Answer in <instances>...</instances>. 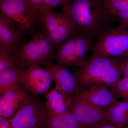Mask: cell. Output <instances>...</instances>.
I'll list each match as a JSON object with an SVG mask.
<instances>
[{
    "mask_svg": "<svg viewBox=\"0 0 128 128\" xmlns=\"http://www.w3.org/2000/svg\"><path fill=\"white\" fill-rule=\"evenodd\" d=\"M62 11L71 19L78 33L93 42L118 22L106 9L104 0H73L63 6Z\"/></svg>",
    "mask_w": 128,
    "mask_h": 128,
    "instance_id": "obj_1",
    "label": "cell"
},
{
    "mask_svg": "<svg viewBox=\"0 0 128 128\" xmlns=\"http://www.w3.org/2000/svg\"><path fill=\"white\" fill-rule=\"evenodd\" d=\"M54 50L44 28L31 34L30 39L24 42L12 55L18 68L24 69L52 62Z\"/></svg>",
    "mask_w": 128,
    "mask_h": 128,
    "instance_id": "obj_2",
    "label": "cell"
},
{
    "mask_svg": "<svg viewBox=\"0 0 128 128\" xmlns=\"http://www.w3.org/2000/svg\"><path fill=\"white\" fill-rule=\"evenodd\" d=\"M90 50V57L125 58L128 56V31L120 25L108 29L93 42Z\"/></svg>",
    "mask_w": 128,
    "mask_h": 128,
    "instance_id": "obj_3",
    "label": "cell"
},
{
    "mask_svg": "<svg viewBox=\"0 0 128 128\" xmlns=\"http://www.w3.org/2000/svg\"><path fill=\"white\" fill-rule=\"evenodd\" d=\"M39 20L44 26L55 50L70 37L78 33L71 19L62 11L58 12L44 7L40 13Z\"/></svg>",
    "mask_w": 128,
    "mask_h": 128,
    "instance_id": "obj_4",
    "label": "cell"
},
{
    "mask_svg": "<svg viewBox=\"0 0 128 128\" xmlns=\"http://www.w3.org/2000/svg\"><path fill=\"white\" fill-rule=\"evenodd\" d=\"M1 14L24 32L30 34L36 30L39 16L25 0H0Z\"/></svg>",
    "mask_w": 128,
    "mask_h": 128,
    "instance_id": "obj_5",
    "label": "cell"
},
{
    "mask_svg": "<svg viewBox=\"0 0 128 128\" xmlns=\"http://www.w3.org/2000/svg\"><path fill=\"white\" fill-rule=\"evenodd\" d=\"M121 59L100 56L90 57L72 74L80 87L87 88L96 84L107 70Z\"/></svg>",
    "mask_w": 128,
    "mask_h": 128,
    "instance_id": "obj_6",
    "label": "cell"
},
{
    "mask_svg": "<svg viewBox=\"0 0 128 128\" xmlns=\"http://www.w3.org/2000/svg\"><path fill=\"white\" fill-rule=\"evenodd\" d=\"M47 114L46 103L31 94L30 100L10 119L12 128H41Z\"/></svg>",
    "mask_w": 128,
    "mask_h": 128,
    "instance_id": "obj_7",
    "label": "cell"
},
{
    "mask_svg": "<svg viewBox=\"0 0 128 128\" xmlns=\"http://www.w3.org/2000/svg\"><path fill=\"white\" fill-rule=\"evenodd\" d=\"M66 101L69 111L86 128H94L102 124L109 122L108 108L98 106L70 97Z\"/></svg>",
    "mask_w": 128,
    "mask_h": 128,
    "instance_id": "obj_8",
    "label": "cell"
},
{
    "mask_svg": "<svg viewBox=\"0 0 128 128\" xmlns=\"http://www.w3.org/2000/svg\"><path fill=\"white\" fill-rule=\"evenodd\" d=\"M52 81L49 72L37 66L22 69L19 82L31 94L38 96L48 92Z\"/></svg>",
    "mask_w": 128,
    "mask_h": 128,
    "instance_id": "obj_9",
    "label": "cell"
},
{
    "mask_svg": "<svg viewBox=\"0 0 128 128\" xmlns=\"http://www.w3.org/2000/svg\"><path fill=\"white\" fill-rule=\"evenodd\" d=\"M31 95L21 83H17L1 96L0 116L12 118L29 102Z\"/></svg>",
    "mask_w": 128,
    "mask_h": 128,
    "instance_id": "obj_10",
    "label": "cell"
},
{
    "mask_svg": "<svg viewBox=\"0 0 128 128\" xmlns=\"http://www.w3.org/2000/svg\"><path fill=\"white\" fill-rule=\"evenodd\" d=\"M44 65L46 70L51 74L55 82L54 88L63 94L66 100L82 90L67 66L54 64L52 62H48Z\"/></svg>",
    "mask_w": 128,
    "mask_h": 128,
    "instance_id": "obj_11",
    "label": "cell"
},
{
    "mask_svg": "<svg viewBox=\"0 0 128 128\" xmlns=\"http://www.w3.org/2000/svg\"><path fill=\"white\" fill-rule=\"evenodd\" d=\"M104 85H94L84 88L69 97L78 99L98 107L108 108L118 101Z\"/></svg>",
    "mask_w": 128,
    "mask_h": 128,
    "instance_id": "obj_12",
    "label": "cell"
},
{
    "mask_svg": "<svg viewBox=\"0 0 128 128\" xmlns=\"http://www.w3.org/2000/svg\"><path fill=\"white\" fill-rule=\"evenodd\" d=\"M24 32L0 14V50L11 54L21 47Z\"/></svg>",
    "mask_w": 128,
    "mask_h": 128,
    "instance_id": "obj_13",
    "label": "cell"
},
{
    "mask_svg": "<svg viewBox=\"0 0 128 128\" xmlns=\"http://www.w3.org/2000/svg\"><path fill=\"white\" fill-rule=\"evenodd\" d=\"M77 34L70 37L60 45L54 56L53 60L56 64L67 67L73 66Z\"/></svg>",
    "mask_w": 128,
    "mask_h": 128,
    "instance_id": "obj_14",
    "label": "cell"
},
{
    "mask_svg": "<svg viewBox=\"0 0 128 128\" xmlns=\"http://www.w3.org/2000/svg\"><path fill=\"white\" fill-rule=\"evenodd\" d=\"M45 96L47 115L58 116L69 112L64 95L56 89L47 92Z\"/></svg>",
    "mask_w": 128,
    "mask_h": 128,
    "instance_id": "obj_15",
    "label": "cell"
},
{
    "mask_svg": "<svg viewBox=\"0 0 128 128\" xmlns=\"http://www.w3.org/2000/svg\"><path fill=\"white\" fill-rule=\"evenodd\" d=\"M42 128H86L80 124L74 114L70 112L61 115H47Z\"/></svg>",
    "mask_w": 128,
    "mask_h": 128,
    "instance_id": "obj_16",
    "label": "cell"
},
{
    "mask_svg": "<svg viewBox=\"0 0 128 128\" xmlns=\"http://www.w3.org/2000/svg\"><path fill=\"white\" fill-rule=\"evenodd\" d=\"M108 110L109 122L120 128L128 127V100H118Z\"/></svg>",
    "mask_w": 128,
    "mask_h": 128,
    "instance_id": "obj_17",
    "label": "cell"
},
{
    "mask_svg": "<svg viewBox=\"0 0 128 128\" xmlns=\"http://www.w3.org/2000/svg\"><path fill=\"white\" fill-rule=\"evenodd\" d=\"M22 70L19 68H16L0 72L1 96L19 82Z\"/></svg>",
    "mask_w": 128,
    "mask_h": 128,
    "instance_id": "obj_18",
    "label": "cell"
},
{
    "mask_svg": "<svg viewBox=\"0 0 128 128\" xmlns=\"http://www.w3.org/2000/svg\"><path fill=\"white\" fill-rule=\"evenodd\" d=\"M93 41L87 37L78 33L76 41L73 66L80 67L85 60L84 56L91 48Z\"/></svg>",
    "mask_w": 128,
    "mask_h": 128,
    "instance_id": "obj_19",
    "label": "cell"
},
{
    "mask_svg": "<svg viewBox=\"0 0 128 128\" xmlns=\"http://www.w3.org/2000/svg\"><path fill=\"white\" fill-rule=\"evenodd\" d=\"M121 59L107 70L95 85H104L111 88L123 76L122 62Z\"/></svg>",
    "mask_w": 128,
    "mask_h": 128,
    "instance_id": "obj_20",
    "label": "cell"
},
{
    "mask_svg": "<svg viewBox=\"0 0 128 128\" xmlns=\"http://www.w3.org/2000/svg\"><path fill=\"white\" fill-rule=\"evenodd\" d=\"M110 90L118 98L128 100V76H121Z\"/></svg>",
    "mask_w": 128,
    "mask_h": 128,
    "instance_id": "obj_21",
    "label": "cell"
},
{
    "mask_svg": "<svg viewBox=\"0 0 128 128\" xmlns=\"http://www.w3.org/2000/svg\"><path fill=\"white\" fill-rule=\"evenodd\" d=\"M18 68L12 54L0 50V72Z\"/></svg>",
    "mask_w": 128,
    "mask_h": 128,
    "instance_id": "obj_22",
    "label": "cell"
},
{
    "mask_svg": "<svg viewBox=\"0 0 128 128\" xmlns=\"http://www.w3.org/2000/svg\"><path fill=\"white\" fill-rule=\"evenodd\" d=\"M104 2L108 11L116 16L120 10L128 8V3L125 0H104Z\"/></svg>",
    "mask_w": 128,
    "mask_h": 128,
    "instance_id": "obj_23",
    "label": "cell"
},
{
    "mask_svg": "<svg viewBox=\"0 0 128 128\" xmlns=\"http://www.w3.org/2000/svg\"><path fill=\"white\" fill-rule=\"evenodd\" d=\"M73 0H42L44 7L48 9H52L54 8L68 4Z\"/></svg>",
    "mask_w": 128,
    "mask_h": 128,
    "instance_id": "obj_24",
    "label": "cell"
},
{
    "mask_svg": "<svg viewBox=\"0 0 128 128\" xmlns=\"http://www.w3.org/2000/svg\"><path fill=\"white\" fill-rule=\"evenodd\" d=\"M116 16L118 19L119 25L128 31V8L120 10Z\"/></svg>",
    "mask_w": 128,
    "mask_h": 128,
    "instance_id": "obj_25",
    "label": "cell"
},
{
    "mask_svg": "<svg viewBox=\"0 0 128 128\" xmlns=\"http://www.w3.org/2000/svg\"><path fill=\"white\" fill-rule=\"evenodd\" d=\"M30 7L38 14L44 8L42 0H25Z\"/></svg>",
    "mask_w": 128,
    "mask_h": 128,
    "instance_id": "obj_26",
    "label": "cell"
},
{
    "mask_svg": "<svg viewBox=\"0 0 128 128\" xmlns=\"http://www.w3.org/2000/svg\"><path fill=\"white\" fill-rule=\"evenodd\" d=\"M0 128H12L8 118L0 116Z\"/></svg>",
    "mask_w": 128,
    "mask_h": 128,
    "instance_id": "obj_27",
    "label": "cell"
},
{
    "mask_svg": "<svg viewBox=\"0 0 128 128\" xmlns=\"http://www.w3.org/2000/svg\"><path fill=\"white\" fill-rule=\"evenodd\" d=\"M123 76H128V56L124 59L122 62Z\"/></svg>",
    "mask_w": 128,
    "mask_h": 128,
    "instance_id": "obj_28",
    "label": "cell"
},
{
    "mask_svg": "<svg viewBox=\"0 0 128 128\" xmlns=\"http://www.w3.org/2000/svg\"><path fill=\"white\" fill-rule=\"evenodd\" d=\"M94 128H128V127L120 128L110 122H106Z\"/></svg>",
    "mask_w": 128,
    "mask_h": 128,
    "instance_id": "obj_29",
    "label": "cell"
},
{
    "mask_svg": "<svg viewBox=\"0 0 128 128\" xmlns=\"http://www.w3.org/2000/svg\"><path fill=\"white\" fill-rule=\"evenodd\" d=\"M126 0V1L127 2H128V0Z\"/></svg>",
    "mask_w": 128,
    "mask_h": 128,
    "instance_id": "obj_30",
    "label": "cell"
}]
</instances>
